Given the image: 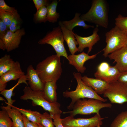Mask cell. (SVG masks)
<instances>
[{"label": "cell", "mask_w": 127, "mask_h": 127, "mask_svg": "<svg viewBox=\"0 0 127 127\" xmlns=\"http://www.w3.org/2000/svg\"><path fill=\"white\" fill-rule=\"evenodd\" d=\"M36 69L42 81L44 83L56 81L62 72L60 57L56 54L49 56L39 62Z\"/></svg>", "instance_id": "6da1fadb"}, {"label": "cell", "mask_w": 127, "mask_h": 127, "mask_svg": "<svg viewBox=\"0 0 127 127\" xmlns=\"http://www.w3.org/2000/svg\"><path fill=\"white\" fill-rule=\"evenodd\" d=\"M73 75L77 83L76 89L72 91L66 90L63 94L64 97L70 98L71 99V103L67 107L68 109L72 110L76 101L81 99H93L104 102L107 101V99L101 97L91 88L85 84L82 80V76L80 73L74 72Z\"/></svg>", "instance_id": "7a4b0ae2"}, {"label": "cell", "mask_w": 127, "mask_h": 127, "mask_svg": "<svg viewBox=\"0 0 127 127\" xmlns=\"http://www.w3.org/2000/svg\"><path fill=\"white\" fill-rule=\"evenodd\" d=\"M108 8L107 3L104 0H94L91 7L86 13L80 16L85 21L92 23L96 26L105 28L108 27Z\"/></svg>", "instance_id": "3957f363"}, {"label": "cell", "mask_w": 127, "mask_h": 127, "mask_svg": "<svg viewBox=\"0 0 127 127\" xmlns=\"http://www.w3.org/2000/svg\"><path fill=\"white\" fill-rule=\"evenodd\" d=\"M23 91L24 94L20 96L21 99L32 100L33 106H40L44 110L48 111L51 116L61 115L62 113L60 108V104L57 102L52 103L48 102L44 97L43 91H33L28 86H25Z\"/></svg>", "instance_id": "277c9868"}, {"label": "cell", "mask_w": 127, "mask_h": 127, "mask_svg": "<svg viewBox=\"0 0 127 127\" xmlns=\"http://www.w3.org/2000/svg\"><path fill=\"white\" fill-rule=\"evenodd\" d=\"M112 106L111 103H105L97 99H80L75 103L71 111L63 113H69L70 115L74 117L77 114L90 115L95 113L99 114V111L102 108H110Z\"/></svg>", "instance_id": "5b68a950"}, {"label": "cell", "mask_w": 127, "mask_h": 127, "mask_svg": "<svg viewBox=\"0 0 127 127\" xmlns=\"http://www.w3.org/2000/svg\"><path fill=\"white\" fill-rule=\"evenodd\" d=\"M105 41L106 46L103 50V55L108 56L111 53L126 46L127 40V34L115 26L106 33Z\"/></svg>", "instance_id": "8992f818"}, {"label": "cell", "mask_w": 127, "mask_h": 127, "mask_svg": "<svg viewBox=\"0 0 127 127\" xmlns=\"http://www.w3.org/2000/svg\"><path fill=\"white\" fill-rule=\"evenodd\" d=\"M64 40L61 29L59 25L54 28L52 31L40 40L38 43L41 45L48 44L51 45L54 49L58 56L60 57L64 56L67 60L68 55L64 45Z\"/></svg>", "instance_id": "52a82bcc"}, {"label": "cell", "mask_w": 127, "mask_h": 127, "mask_svg": "<svg viewBox=\"0 0 127 127\" xmlns=\"http://www.w3.org/2000/svg\"><path fill=\"white\" fill-rule=\"evenodd\" d=\"M112 103L122 104L127 102V86L117 80L109 83L103 94Z\"/></svg>", "instance_id": "ba28073f"}, {"label": "cell", "mask_w": 127, "mask_h": 127, "mask_svg": "<svg viewBox=\"0 0 127 127\" xmlns=\"http://www.w3.org/2000/svg\"><path fill=\"white\" fill-rule=\"evenodd\" d=\"M106 117H101L100 114H96L93 116L87 118H75L69 115L61 119L62 123L64 127H101L103 120Z\"/></svg>", "instance_id": "9c48e42d"}, {"label": "cell", "mask_w": 127, "mask_h": 127, "mask_svg": "<svg viewBox=\"0 0 127 127\" xmlns=\"http://www.w3.org/2000/svg\"><path fill=\"white\" fill-rule=\"evenodd\" d=\"M98 26H96L94 29L92 34L90 36L83 37L74 33V35L78 44V52H81L85 48H88L87 53L91 51L93 45L100 40L98 32L99 31Z\"/></svg>", "instance_id": "30bf717a"}, {"label": "cell", "mask_w": 127, "mask_h": 127, "mask_svg": "<svg viewBox=\"0 0 127 127\" xmlns=\"http://www.w3.org/2000/svg\"><path fill=\"white\" fill-rule=\"evenodd\" d=\"M25 75L20 63L15 62L14 66L9 70L0 76V92L5 89L8 82L12 80H16Z\"/></svg>", "instance_id": "8fae6325"}, {"label": "cell", "mask_w": 127, "mask_h": 127, "mask_svg": "<svg viewBox=\"0 0 127 127\" xmlns=\"http://www.w3.org/2000/svg\"><path fill=\"white\" fill-rule=\"evenodd\" d=\"M101 51L91 56L83 51L78 54L68 55L67 60L69 64L73 66L79 72L83 73L86 69V67L84 66L85 62L88 60L95 58Z\"/></svg>", "instance_id": "7c38bea8"}, {"label": "cell", "mask_w": 127, "mask_h": 127, "mask_svg": "<svg viewBox=\"0 0 127 127\" xmlns=\"http://www.w3.org/2000/svg\"><path fill=\"white\" fill-rule=\"evenodd\" d=\"M25 33L23 29H20L14 32H12L8 29L2 39L5 44L7 51L9 52L18 48L22 37Z\"/></svg>", "instance_id": "4fadbf2b"}, {"label": "cell", "mask_w": 127, "mask_h": 127, "mask_svg": "<svg viewBox=\"0 0 127 127\" xmlns=\"http://www.w3.org/2000/svg\"><path fill=\"white\" fill-rule=\"evenodd\" d=\"M111 60L116 63L115 66L120 72L127 71V47L124 46L109 54Z\"/></svg>", "instance_id": "5bb4252c"}, {"label": "cell", "mask_w": 127, "mask_h": 127, "mask_svg": "<svg viewBox=\"0 0 127 127\" xmlns=\"http://www.w3.org/2000/svg\"><path fill=\"white\" fill-rule=\"evenodd\" d=\"M30 87L32 90L43 91L45 83L41 80L36 70L31 64L28 67L26 75Z\"/></svg>", "instance_id": "9a60e30c"}, {"label": "cell", "mask_w": 127, "mask_h": 127, "mask_svg": "<svg viewBox=\"0 0 127 127\" xmlns=\"http://www.w3.org/2000/svg\"><path fill=\"white\" fill-rule=\"evenodd\" d=\"M82 79L85 84L91 88L98 94H103L109 85V83L101 79L89 77L86 75L82 76Z\"/></svg>", "instance_id": "2e32d148"}, {"label": "cell", "mask_w": 127, "mask_h": 127, "mask_svg": "<svg viewBox=\"0 0 127 127\" xmlns=\"http://www.w3.org/2000/svg\"><path fill=\"white\" fill-rule=\"evenodd\" d=\"M59 25L61 29L64 40L66 42L71 54H74L78 52L76 45L78 44L74 35V33L67 28L62 21H59Z\"/></svg>", "instance_id": "e0dca14e"}, {"label": "cell", "mask_w": 127, "mask_h": 127, "mask_svg": "<svg viewBox=\"0 0 127 127\" xmlns=\"http://www.w3.org/2000/svg\"><path fill=\"white\" fill-rule=\"evenodd\" d=\"M56 81H52L45 83L43 93L45 98L52 103L57 102Z\"/></svg>", "instance_id": "ac0fdd59"}, {"label": "cell", "mask_w": 127, "mask_h": 127, "mask_svg": "<svg viewBox=\"0 0 127 127\" xmlns=\"http://www.w3.org/2000/svg\"><path fill=\"white\" fill-rule=\"evenodd\" d=\"M2 108L7 112L11 119L13 123L12 127H25L21 113L15 106L12 105L10 108L3 106Z\"/></svg>", "instance_id": "d6986e66"}, {"label": "cell", "mask_w": 127, "mask_h": 127, "mask_svg": "<svg viewBox=\"0 0 127 127\" xmlns=\"http://www.w3.org/2000/svg\"><path fill=\"white\" fill-rule=\"evenodd\" d=\"M120 72L114 66H110L108 70L103 73L94 74L95 78L101 79L108 83L117 80Z\"/></svg>", "instance_id": "ffe728a7"}, {"label": "cell", "mask_w": 127, "mask_h": 127, "mask_svg": "<svg viewBox=\"0 0 127 127\" xmlns=\"http://www.w3.org/2000/svg\"><path fill=\"white\" fill-rule=\"evenodd\" d=\"M80 13L76 12L73 19L69 21H62V23L67 28L71 31H73L74 28L76 26L82 27L85 29L94 27L93 26L86 24L85 21L80 18Z\"/></svg>", "instance_id": "44dd1931"}, {"label": "cell", "mask_w": 127, "mask_h": 127, "mask_svg": "<svg viewBox=\"0 0 127 127\" xmlns=\"http://www.w3.org/2000/svg\"><path fill=\"white\" fill-rule=\"evenodd\" d=\"M58 2L54 0L46 6L47 10V20L52 23L56 22L60 17V14L56 11Z\"/></svg>", "instance_id": "7402d4cb"}, {"label": "cell", "mask_w": 127, "mask_h": 127, "mask_svg": "<svg viewBox=\"0 0 127 127\" xmlns=\"http://www.w3.org/2000/svg\"><path fill=\"white\" fill-rule=\"evenodd\" d=\"M15 62L9 55L6 54L1 57L0 59V76L9 70Z\"/></svg>", "instance_id": "603a6c76"}, {"label": "cell", "mask_w": 127, "mask_h": 127, "mask_svg": "<svg viewBox=\"0 0 127 127\" xmlns=\"http://www.w3.org/2000/svg\"><path fill=\"white\" fill-rule=\"evenodd\" d=\"M15 107L21 114L24 115L29 120L37 124L39 123L40 119L42 114L39 112Z\"/></svg>", "instance_id": "cb8c5ba5"}, {"label": "cell", "mask_w": 127, "mask_h": 127, "mask_svg": "<svg viewBox=\"0 0 127 127\" xmlns=\"http://www.w3.org/2000/svg\"><path fill=\"white\" fill-rule=\"evenodd\" d=\"M110 127H127V111L119 114L112 122Z\"/></svg>", "instance_id": "d4e9b609"}, {"label": "cell", "mask_w": 127, "mask_h": 127, "mask_svg": "<svg viewBox=\"0 0 127 127\" xmlns=\"http://www.w3.org/2000/svg\"><path fill=\"white\" fill-rule=\"evenodd\" d=\"M13 123L7 112L5 110L0 111V127H12Z\"/></svg>", "instance_id": "484cf974"}, {"label": "cell", "mask_w": 127, "mask_h": 127, "mask_svg": "<svg viewBox=\"0 0 127 127\" xmlns=\"http://www.w3.org/2000/svg\"><path fill=\"white\" fill-rule=\"evenodd\" d=\"M21 82L18 80L16 85L11 88L8 89H5L0 92V94L5 97L8 101L7 107L12 108L13 104L15 101V100L11 99L13 94V91L15 88Z\"/></svg>", "instance_id": "4316f807"}, {"label": "cell", "mask_w": 127, "mask_h": 127, "mask_svg": "<svg viewBox=\"0 0 127 127\" xmlns=\"http://www.w3.org/2000/svg\"><path fill=\"white\" fill-rule=\"evenodd\" d=\"M47 10L46 6H43L36 11L34 15V19L37 22H45L47 20Z\"/></svg>", "instance_id": "83f0119b"}, {"label": "cell", "mask_w": 127, "mask_h": 127, "mask_svg": "<svg viewBox=\"0 0 127 127\" xmlns=\"http://www.w3.org/2000/svg\"><path fill=\"white\" fill-rule=\"evenodd\" d=\"M115 24L120 30L127 34V17L119 14L115 20Z\"/></svg>", "instance_id": "f1b7e54d"}, {"label": "cell", "mask_w": 127, "mask_h": 127, "mask_svg": "<svg viewBox=\"0 0 127 127\" xmlns=\"http://www.w3.org/2000/svg\"><path fill=\"white\" fill-rule=\"evenodd\" d=\"M19 14L15 15L0 9V18L8 28L14 18L18 16Z\"/></svg>", "instance_id": "f546056e"}, {"label": "cell", "mask_w": 127, "mask_h": 127, "mask_svg": "<svg viewBox=\"0 0 127 127\" xmlns=\"http://www.w3.org/2000/svg\"><path fill=\"white\" fill-rule=\"evenodd\" d=\"M53 120L50 114L45 112L41 114L39 123L44 127H54Z\"/></svg>", "instance_id": "4dcf8cb0"}, {"label": "cell", "mask_w": 127, "mask_h": 127, "mask_svg": "<svg viewBox=\"0 0 127 127\" xmlns=\"http://www.w3.org/2000/svg\"><path fill=\"white\" fill-rule=\"evenodd\" d=\"M0 9L15 15L18 14L17 10L15 8L8 5L4 0H0Z\"/></svg>", "instance_id": "1f68e13d"}, {"label": "cell", "mask_w": 127, "mask_h": 127, "mask_svg": "<svg viewBox=\"0 0 127 127\" xmlns=\"http://www.w3.org/2000/svg\"><path fill=\"white\" fill-rule=\"evenodd\" d=\"M20 16H15L13 20L8 27L9 30L12 32H14L20 29Z\"/></svg>", "instance_id": "d6a6232c"}, {"label": "cell", "mask_w": 127, "mask_h": 127, "mask_svg": "<svg viewBox=\"0 0 127 127\" xmlns=\"http://www.w3.org/2000/svg\"><path fill=\"white\" fill-rule=\"evenodd\" d=\"M110 66L107 62H103L99 65L97 71L94 74H100L104 73L108 70Z\"/></svg>", "instance_id": "836d02e7"}, {"label": "cell", "mask_w": 127, "mask_h": 127, "mask_svg": "<svg viewBox=\"0 0 127 127\" xmlns=\"http://www.w3.org/2000/svg\"><path fill=\"white\" fill-rule=\"evenodd\" d=\"M8 28L1 20H0V39H2L6 34Z\"/></svg>", "instance_id": "e575fe53"}, {"label": "cell", "mask_w": 127, "mask_h": 127, "mask_svg": "<svg viewBox=\"0 0 127 127\" xmlns=\"http://www.w3.org/2000/svg\"><path fill=\"white\" fill-rule=\"evenodd\" d=\"M33 1L36 8V11L43 6H47L49 4L48 1L47 0H33Z\"/></svg>", "instance_id": "d590c367"}, {"label": "cell", "mask_w": 127, "mask_h": 127, "mask_svg": "<svg viewBox=\"0 0 127 127\" xmlns=\"http://www.w3.org/2000/svg\"><path fill=\"white\" fill-rule=\"evenodd\" d=\"M60 115H57L51 116L53 120L54 125L56 127H64L61 122Z\"/></svg>", "instance_id": "8d00e7d4"}, {"label": "cell", "mask_w": 127, "mask_h": 127, "mask_svg": "<svg viewBox=\"0 0 127 127\" xmlns=\"http://www.w3.org/2000/svg\"><path fill=\"white\" fill-rule=\"evenodd\" d=\"M117 81L127 86V71L120 72Z\"/></svg>", "instance_id": "74e56055"}, {"label": "cell", "mask_w": 127, "mask_h": 127, "mask_svg": "<svg viewBox=\"0 0 127 127\" xmlns=\"http://www.w3.org/2000/svg\"><path fill=\"white\" fill-rule=\"evenodd\" d=\"M25 127H38V124L30 122L23 114L22 115Z\"/></svg>", "instance_id": "f35d334b"}, {"label": "cell", "mask_w": 127, "mask_h": 127, "mask_svg": "<svg viewBox=\"0 0 127 127\" xmlns=\"http://www.w3.org/2000/svg\"><path fill=\"white\" fill-rule=\"evenodd\" d=\"M0 48L4 51L6 50L5 44L3 40L1 39H0Z\"/></svg>", "instance_id": "ab89813d"}, {"label": "cell", "mask_w": 127, "mask_h": 127, "mask_svg": "<svg viewBox=\"0 0 127 127\" xmlns=\"http://www.w3.org/2000/svg\"><path fill=\"white\" fill-rule=\"evenodd\" d=\"M38 127H44L43 125L40 123H37Z\"/></svg>", "instance_id": "60d3db41"}, {"label": "cell", "mask_w": 127, "mask_h": 127, "mask_svg": "<svg viewBox=\"0 0 127 127\" xmlns=\"http://www.w3.org/2000/svg\"><path fill=\"white\" fill-rule=\"evenodd\" d=\"M3 100H4V99L2 97H0V100L3 101Z\"/></svg>", "instance_id": "b9f144b4"}, {"label": "cell", "mask_w": 127, "mask_h": 127, "mask_svg": "<svg viewBox=\"0 0 127 127\" xmlns=\"http://www.w3.org/2000/svg\"><path fill=\"white\" fill-rule=\"evenodd\" d=\"M126 46L127 47V42L126 44Z\"/></svg>", "instance_id": "7bdbcfd3"}]
</instances>
